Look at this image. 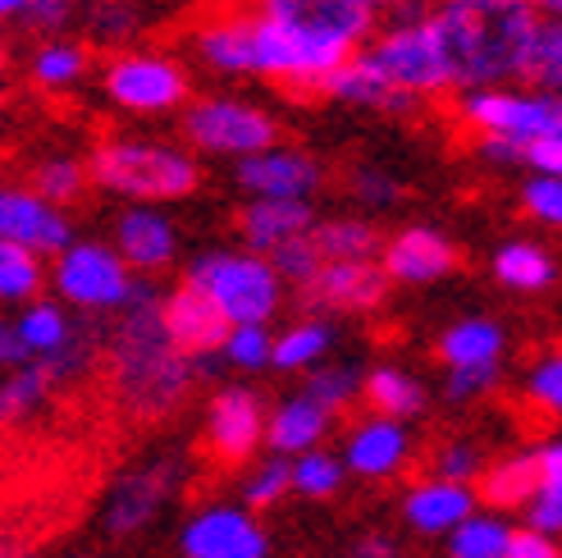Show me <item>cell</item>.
Here are the masks:
<instances>
[{
  "mask_svg": "<svg viewBox=\"0 0 562 558\" xmlns=\"http://www.w3.org/2000/svg\"><path fill=\"white\" fill-rule=\"evenodd\" d=\"M352 198L371 211H384V207H398L403 188L393 175H384L380 165H361V170H352Z\"/></svg>",
  "mask_w": 562,
  "mask_h": 558,
  "instance_id": "obj_48",
  "label": "cell"
},
{
  "mask_svg": "<svg viewBox=\"0 0 562 558\" xmlns=\"http://www.w3.org/2000/svg\"><path fill=\"white\" fill-rule=\"evenodd\" d=\"M316 207L312 202H247L238 215V234H243V253L270 257L284 243L306 238L316 225Z\"/></svg>",
  "mask_w": 562,
  "mask_h": 558,
  "instance_id": "obj_25",
  "label": "cell"
},
{
  "mask_svg": "<svg viewBox=\"0 0 562 558\" xmlns=\"http://www.w3.org/2000/svg\"><path fill=\"white\" fill-rule=\"evenodd\" d=\"M412 454H416V439L403 422H389V416H361V422L348 426L344 435V471L348 477H361V481H393L403 477L412 467Z\"/></svg>",
  "mask_w": 562,
  "mask_h": 558,
  "instance_id": "obj_18",
  "label": "cell"
},
{
  "mask_svg": "<svg viewBox=\"0 0 562 558\" xmlns=\"http://www.w3.org/2000/svg\"><path fill=\"white\" fill-rule=\"evenodd\" d=\"M321 97H334V101L357 105V110H371V115H412V110L420 105V101L403 97L398 88H389L384 74H380L361 51L352 55L348 65H339V69L325 78Z\"/></svg>",
  "mask_w": 562,
  "mask_h": 558,
  "instance_id": "obj_26",
  "label": "cell"
},
{
  "mask_svg": "<svg viewBox=\"0 0 562 558\" xmlns=\"http://www.w3.org/2000/svg\"><path fill=\"white\" fill-rule=\"evenodd\" d=\"M0 69H5V42H0Z\"/></svg>",
  "mask_w": 562,
  "mask_h": 558,
  "instance_id": "obj_63",
  "label": "cell"
},
{
  "mask_svg": "<svg viewBox=\"0 0 562 558\" xmlns=\"http://www.w3.org/2000/svg\"><path fill=\"white\" fill-rule=\"evenodd\" d=\"M334 431V416L325 408H316L312 399L302 394H289V399H279L270 412H266V449L274 458H302V454H312V449H325V439Z\"/></svg>",
  "mask_w": 562,
  "mask_h": 558,
  "instance_id": "obj_24",
  "label": "cell"
},
{
  "mask_svg": "<svg viewBox=\"0 0 562 558\" xmlns=\"http://www.w3.org/2000/svg\"><path fill=\"white\" fill-rule=\"evenodd\" d=\"M37 88H50V92H65L74 82L88 74V46H78L69 37H50L33 51V65H27Z\"/></svg>",
  "mask_w": 562,
  "mask_h": 558,
  "instance_id": "obj_36",
  "label": "cell"
},
{
  "mask_svg": "<svg viewBox=\"0 0 562 558\" xmlns=\"http://www.w3.org/2000/svg\"><path fill=\"white\" fill-rule=\"evenodd\" d=\"M266 399L251 384H224L206 403V454L220 467H247L266 449Z\"/></svg>",
  "mask_w": 562,
  "mask_h": 558,
  "instance_id": "obj_12",
  "label": "cell"
},
{
  "mask_svg": "<svg viewBox=\"0 0 562 558\" xmlns=\"http://www.w3.org/2000/svg\"><path fill=\"white\" fill-rule=\"evenodd\" d=\"M0 558H37L33 549H19V545H10V540H0Z\"/></svg>",
  "mask_w": 562,
  "mask_h": 558,
  "instance_id": "obj_60",
  "label": "cell"
},
{
  "mask_svg": "<svg viewBox=\"0 0 562 558\" xmlns=\"http://www.w3.org/2000/svg\"><path fill=\"white\" fill-rule=\"evenodd\" d=\"M380 14H407V10H426V0H371Z\"/></svg>",
  "mask_w": 562,
  "mask_h": 558,
  "instance_id": "obj_58",
  "label": "cell"
},
{
  "mask_svg": "<svg viewBox=\"0 0 562 558\" xmlns=\"http://www.w3.org/2000/svg\"><path fill=\"white\" fill-rule=\"evenodd\" d=\"M521 394L536 412L562 422V348H549V353H540L536 361H530L526 380H521Z\"/></svg>",
  "mask_w": 562,
  "mask_h": 558,
  "instance_id": "obj_43",
  "label": "cell"
},
{
  "mask_svg": "<svg viewBox=\"0 0 562 558\" xmlns=\"http://www.w3.org/2000/svg\"><path fill=\"white\" fill-rule=\"evenodd\" d=\"M289 481H293V494L312 499V504H325V499H334V494L344 490L348 471H344L339 454L312 449V454H302V458L289 462Z\"/></svg>",
  "mask_w": 562,
  "mask_h": 558,
  "instance_id": "obj_40",
  "label": "cell"
},
{
  "mask_svg": "<svg viewBox=\"0 0 562 558\" xmlns=\"http://www.w3.org/2000/svg\"><path fill=\"white\" fill-rule=\"evenodd\" d=\"M160 330L188 361L206 367L211 357H220V344H224V334H229V321H224L192 284H179V289H170L160 298Z\"/></svg>",
  "mask_w": 562,
  "mask_h": 558,
  "instance_id": "obj_20",
  "label": "cell"
},
{
  "mask_svg": "<svg viewBox=\"0 0 562 558\" xmlns=\"http://www.w3.org/2000/svg\"><path fill=\"white\" fill-rule=\"evenodd\" d=\"M196 361H188L160 330V293L137 279V289L128 298V306L120 312V325L110 334V376H115V394L120 403L156 422V416H170L196 380Z\"/></svg>",
  "mask_w": 562,
  "mask_h": 558,
  "instance_id": "obj_2",
  "label": "cell"
},
{
  "mask_svg": "<svg viewBox=\"0 0 562 558\" xmlns=\"http://www.w3.org/2000/svg\"><path fill=\"white\" fill-rule=\"evenodd\" d=\"M33 192L42 202L69 211L82 192H88V165L74 160V156H46L33 170Z\"/></svg>",
  "mask_w": 562,
  "mask_h": 558,
  "instance_id": "obj_41",
  "label": "cell"
},
{
  "mask_svg": "<svg viewBox=\"0 0 562 558\" xmlns=\"http://www.w3.org/2000/svg\"><path fill=\"white\" fill-rule=\"evenodd\" d=\"M521 78H526V88L562 97V19H540L536 23V37H530V46H526Z\"/></svg>",
  "mask_w": 562,
  "mask_h": 558,
  "instance_id": "obj_35",
  "label": "cell"
},
{
  "mask_svg": "<svg viewBox=\"0 0 562 558\" xmlns=\"http://www.w3.org/2000/svg\"><path fill=\"white\" fill-rule=\"evenodd\" d=\"M179 486H183V462H175V458H151L143 467H128L124 477L110 486L105 504H101L105 536H115V540L143 536L165 513V504L179 494Z\"/></svg>",
  "mask_w": 562,
  "mask_h": 558,
  "instance_id": "obj_11",
  "label": "cell"
},
{
  "mask_svg": "<svg viewBox=\"0 0 562 558\" xmlns=\"http://www.w3.org/2000/svg\"><path fill=\"white\" fill-rule=\"evenodd\" d=\"M536 490H540V481H536L530 449H517V454H503V458L485 462L481 481H475V499L485 504V513H498V517L526 509Z\"/></svg>",
  "mask_w": 562,
  "mask_h": 558,
  "instance_id": "obj_29",
  "label": "cell"
},
{
  "mask_svg": "<svg viewBox=\"0 0 562 558\" xmlns=\"http://www.w3.org/2000/svg\"><path fill=\"white\" fill-rule=\"evenodd\" d=\"M229 325H270L284 306V284L266 257L243 247H211L188 266V279Z\"/></svg>",
  "mask_w": 562,
  "mask_h": 558,
  "instance_id": "obj_4",
  "label": "cell"
},
{
  "mask_svg": "<svg viewBox=\"0 0 562 558\" xmlns=\"http://www.w3.org/2000/svg\"><path fill=\"white\" fill-rule=\"evenodd\" d=\"M517 198H521V211L530 220H540V225H549V230H562V179L526 175Z\"/></svg>",
  "mask_w": 562,
  "mask_h": 558,
  "instance_id": "obj_46",
  "label": "cell"
},
{
  "mask_svg": "<svg viewBox=\"0 0 562 558\" xmlns=\"http://www.w3.org/2000/svg\"><path fill=\"white\" fill-rule=\"evenodd\" d=\"M426 19L453 92L513 88L540 23L530 0H439Z\"/></svg>",
  "mask_w": 562,
  "mask_h": 558,
  "instance_id": "obj_1",
  "label": "cell"
},
{
  "mask_svg": "<svg viewBox=\"0 0 562 558\" xmlns=\"http://www.w3.org/2000/svg\"><path fill=\"white\" fill-rule=\"evenodd\" d=\"M14 330H19V344L27 348V361H42V367H50L60 384L74 380L92 361L88 330H82L69 316V306H60L55 298H33L27 306H19Z\"/></svg>",
  "mask_w": 562,
  "mask_h": 558,
  "instance_id": "obj_13",
  "label": "cell"
},
{
  "mask_svg": "<svg viewBox=\"0 0 562 558\" xmlns=\"http://www.w3.org/2000/svg\"><path fill=\"white\" fill-rule=\"evenodd\" d=\"M508 558H562V540H549V536H536V532H526V526H517Z\"/></svg>",
  "mask_w": 562,
  "mask_h": 558,
  "instance_id": "obj_55",
  "label": "cell"
},
{
  "mask_svg": "<svg viewBox=\"0 0 562 558\" xmlns=\"http://www.w3.org/2000/svg\"><path fill=\"white\" fill-rule=\"evenodd\" d=\"M513 532H517V526H513L508 517L475 509V513L458 526V532L443 540V554H448V558H508Z\"/></svg>",
  "mask_w": 562,
  "mask_h": 558,
  "instance_id": "obj_33",
  "label": "cell"
},
{
  "mask_svg": "<svg viewBox=\"0 0 562 558\" xmlns=\"http://www.w3.org/2000/svg\"><path fill=\"white\" fill-rule=\"evenodd\" d=\"M361 55L384 74L389 88H398L412 101H426L448 88V69L439 42L430 33L426 10H407V14H389V23H380V33L361 46Z\"/></svg>",
  "mask_w": 562,
  "mask_h": 558,
  "instance_id": "obj_6",
  "label": "cell"
},
{
  "mask_svg": "<svg viewBox=\"0 0 562 558\" xmlns=\"http://www.w3.org/2000/svg\"><path fill=\"white\" fill-rule=\"evenodd\" d=\"M266 261L274 266L279 284H284V289H297V293H302L306 284H312V275L321 270V257H316L312 238H293V243L279 247V253H270Z\"/></svg>",
  "mask_w": 562,
  "mask_h": 558,
  "instance_id": "obj_45",
  "label": "cell"
},
{
  "mask_svg": "<svg viewBox=\"0 0 562 558\" xmlns=\"http://www.w3.org/2000/svg\"><path fill=\"white\" fill-rule=\"evenodd\" d=\"M46 289V261L23 253L14 243H0V306H27Z\"/></svg>",
  "mask_w": 562,
  "mask_h": 558,
  "instance_id": "obj_38",
  "label": "cell"
},
{
  "mask_svg": "<svg viewBox=\"0 0 562 558\" xmlns=\"http://www.w3.org/2000/svg\"><path fill=\"white\" fill-rule=\"evenodd\" d=\"M334 353V325L325 316H302L284 325L270 344V367L274 371H316L325 367V357Z\"/></svg>",
  "mask_w": 562,
  "mask_h": 558,
  "instance_id": "obj_31",
  "label": "cell"
},
{
  "mask_svg": "<svg viewBox=\"0 0 562 558\" xmlns=\"http://www.w3.org/2000/svg\"><path fill=\"white\" fill-rule=\"evenodd\" d=\"M306 316H367L389 298V279L380 261H321L302 293Z\"/></svg>",
  "mask_w": 562,
  "mask_h": 558,
  "instance_id": "obj_16",
  "label": "cell"
},
{
  "mask_svg": "<svg viewBox=\"0 0 562 558\" xmlns=\"http://www.w3.org/2000/svg\"><path fill=\"white\" fill-rule=\"evenodd\" d=\"M270 344H274L270 325H229V334H224V344H220V361L243 376L270 371Z\"/></svg>",
  "mask_w": 562,
  "mask_h": 558,
  "instance_id": "obj_42",
  "label": "cell"
},
{
  "mask_svg": "<svg viewBox=\"0 0 562 558\" xmlns=\"http://www.w3.org/2000/svg\"><path fill=\"white\" fill-rule=\"evenodd\" d=\"M393 554H398V545H393L389 536H367V540H361V554L357 558H393Z\"/></svg>",
  "mask_w": 562,
  "mask_h": 558,
  "instance_id": "obj_57",
  "label": "cell"
},
{
  "mask_svg": "<svg viewBox=\"0 0 562 558\" xmlns=\"http://www.w3.org/2000/svg\"><path fill=\"white\" fill-rule=\"evenodd\" d=\"M302 394L312 399L316 408H325L334 422H339V416L361 399V371L352 367V361H325V367L306 371Z\"/></svg>",
  "mask_w": 562,
  "mask_h": 558,
  "instance_id": "obj_37",
  "label": "cell"
},
{
  "mask_svg": "<svg viewBox=\"0 0 562 558\" xmlns=\"http://www.w3.org/2000/svg\"><path fill=\"white\" fill-rule=\"evenodd\" d=\"M55 384L60 380H55V371L42 367V361H27L19 371H5V380H0V426L27 422V416L50 399Z\"/></svg>",
  "mask_w": 562,
  "mask_h": 558,
  "instance_id": "obj_34",
  "label": "cell"
},
{
  "mask_svg": "<svg viewBox=\"0 0 562 558\" xmlns=\"http://www.w3.org/2000/svg\"><path fill=\"white\" fill-rule=\"evenodd\" d=\"M526 170L544 175V179H562V133L544 137V143H536V147H526Z\"/></svg>",
  "mask_w": 562,
  "mask_h": 558,
  "instance_id": "obj_54",
  "label": "cell"
},
{
  "mask_svg": "<svg viewBox=\"0 0 562 558\" xmlns=\"http://www.w3.org/2000/svg\"><path fill=\"white\" fill-rule=\"evenodd\" d=\"M0 367H5V371L27 367V348L19 344V330H14L10 316H0Z\"/></svg>",
  "mask_w": 562,
  "mask_h": 558,
  "instance_id": "obj_56",
  "label": "cell"
},
{
  "mask_svg": "<svg viewBox=\"0 0 562 558\" xmlns=\"http://www.w3.org/2000/svg\"><path fill=\"white\" fill-rule=\"evenodd\" d=\"M88 183L115 192L128 207H165L183 202L202 188V165L179 143L165 137H105L88 160Z\"/></svg>",
  "mask_w": 562,
  "mask_h": 558,
  "instance_id": "obj_3",
  "label": "cell"
},
{
  "mask_svg": "<svg viewBox=\"0 0 562 558\" xmlns=\"http://www.w3.org/2000/svg\"><path fill=\"white\" fill-rule=\"evenodd\" d=\"M196 60L229 78H257V23L251 14H215L192 33Z\"/></svg>",
  "mask_w": 562,
  "mask_h": 558,
  "instance_id": "obj_23",
  "label": "cell"
},
{
  "mask_svg": "<svg viewBox=\"0 0 562 558\" xmlns=\"http://www.w3.org/2000/svg\"><path fill=\"white\" fill-rule=\"evenodd\" d=\"M270 532L257 513L243 504H202L179 526L183 558H270Z\"/></svg>",
  "mask_w": 562,
  "mask_h": 558,
  "instance_id": "obj_14",
  "label": "cell"
},
{
  "mask_svg": "<svg viewBox=\"0 0 562 558\" xmlns=\"http://www.w3.org/2000/svg\"><path fill=\"white\" fill-rule=\"evenodd\" d=\"M293 494V481H289V458H257L247 467V477L238 486V504L247 513H270L274 504H284V499Z\"/></svg>",
  "mask_w": 562,
  "mask_h": 558,
  "instance_id": "obj_39",
  "label": "cell"
},
{
  "mask_svg": "<svg viewBox=\"0 0 562 558\" xmlns=\"http://www.w3.org/2000/svg\"><path fill=\"white\" fill-rule=\"evenodd\" d=\"M183 137L188 147L238 165L279 147V120L247 97H196L183 105Z\"/></svg>",
  "mask_w": 562,
  "mask_h": 558,
  "instance_id": "obj_8",
  "label": "cell"
},
{
  "mask_svg": "<svg viewBox=\"0 0 562 558\" xmlns=\"http://www.w3.org/2000/svg\"><path fill=\"white\" fill-rule=\"evenodd\" d=\"M105 97L128 115H175L188 105V69L160 51H124L105 65Z\"/></svg>",
  "mask_w": 562,
  "mask_h": 558,
  "instance_id": "obj_10",
  "label": "cell"
},
{
  "mask_svg": "<svg viewBox=\"0 0 562 558\" xmlns=\"http://www.w3.org/2000/svg\"><path fill=\"white\" fill-rule=\"evenodd\" d=\"M361 403L371 408V416H389V422L407 426L430 408V389L420 376L393 367V361H380V367L361 371Z\"/></svg>",
  "mask_w": 562,
  "mask_h": 558,
  "instance_id": "obj_28",
  "label": "cell"
},
{
  "mask_svg": "<svg viewBox=\"0 0 562 558\" xmlns=\"http://www.w3.org/2000/svg\"><path fill=\"white\" fill-rule=\"evenodd\" d=\"M530 462H536L540 490H562V435H549L544 444H536V449H530Z\"/></svg>",
  "mask_w": 562,
  "mask_h": 558,
  "instance_id": "obj_52",
  "label": "cell"
},
{
  "mask_svg": "<svg viewBox=\"0 0 562 558\" xmlns=\"http://www.w3.org/2000/svg\"><path fill=\"white\" fill-rule=\"evenodd\" d=\"M19 19L33 27V33L55 37V33H65V27H69V19H74V0H23Z\"/></svg>",
  "mask_w": 562,
  "mask_h": 558,
  "instance_id": "obj_51",
  "label": "cell"
},
{
  "mask_svg": "<svg viewBox=\"0 0 562 558\" xmlns=\"http://www.w3.org/2000/svg\"><path fill=\"white\" fill-rule=\"evenodd\" d=\"M23 10V0H0V19H19Z\"/></svg>",
  "mask_w": 562,
  "mask_h": 558,
  "instance_id": "obj_62",
  "label": "cell"
},
{
  "mask_svg": "<svg viewBox=\"0 0 562 558\" xmlns=\"http://www.w3.org/2000/svg\"><path fill=\"white\" fill-rule=\"evenodd\" d=\"M133 33H137L133 0H97V10H92V37L97 42H124Z\"/></svg>",
  "mask_w": 562,
  "mask_h": 558,
  "instance_id": "obj_49",
  "label": "cell"
},
{
  "mask_svg": "<svg viewBox=\"0 0 562 558\" xmlns=\"http://www.w3.org/2000/svg\"><path fill=\"white\" fill-rule=\"evenodd\" d=\"M521 513H526V532L562 540V490H536Z\"/></svg>",
  "mask_w": 562,
  "mask_h": 558,
  "instance_id": "obj_50",
  "label": "cell"
},
{
  "mask_svg": "<svg viewBox=\"0 0 562 558\" xmlns=\"http://www.w3.org/2000/svg\"><path fill=\"white\" fill-rule=\"evenodd\" d=\"M46 279L55 289V302L88 316H120L137 289V275L115 257V247L97 238H74L50 261Z\"/></svg>",
  "mask_w": 562,
  "mask_h": 558,
  "instance_id": "obj_7",
  "label": "cell"
},
{
  "mask_svg": "<svg viewBox=\"0 0 562 558\" xmlns=\"http://www.w3.org/2000/svg\"><path fill=\"white\" fill-rule=\"evenodd\" d=\"M0 243H14L42 261H55L74 243V220L69 211L42 202L33 188L0 183Z\"/></svg>",
  "mask_w": 562,
  "mask_h": 558,
  "instance_id": "obj_17",
  "label": "cell"
},
{
  "mask_svg": "<svg viewBox=\"0 0 562 558\" xmlns=\"http://www.w3.org/2000/svg\"><path fill=\"white\" fill-rule=\"evenodd\" d=\"M234 183L251 202H312L325 183L321 156L302 147H270L234 165Z\"/></svg>",
  "mask_w": 562,
  "mask_h": 558,
  "instance_id": "obj_15",
  "label": "cell"
},
{
  "mask_svg": "<svg viewBox=\"0 0 562 558\" xmlns=\"http://www.w3.org/2000/svg\"><path fill=\"white\" fill-rule=\"evenodd\" d=\"M481 471H485V454H481V444H471V439H443L430 454V477H439V481L475 490Z\"/></svg>",
  "mask_w": 562,
  "mask_h": 558,
  "instance_id": "obj_44",
  "label": "cell"
},
{
  "mask_svg": "<svg viewBox=\"0 0 562 558\" xmlns=\"http://www.w3.org/2000/svg\"><path fill=\"white\" fill-rule=\"evenodd\" d=\"M257 19L274 23L279 33L297 37L334 69L380 33V10L371 0H257Z\"/></svg>",
  "mask_w": 562,
  "mask_h": 558,
  "instance_id": "obj_5",
  "label": "cell"
},
{
  "mask_svg": "<svg viewBox=\"0 0 562 558\" xmlns=\"http://www.w3.org/2000/svg\"><path fill=\"white\" fill-rule=\"evenodd\" d=\"M110 247L133 275H160L179 257V230L160 207H124Z\"/></svg>",
  "mask_w": 562,
  "mask_h": 558,
  "instance_id": "obj_21",
  "label": "cell"
},
{
  "mask_svg": "<svg viewBox=\"0 0 562 558\" xmlns=\"http://www.w3.org/2000/svg\"><path fill=\"white\" fill-rule=\"evenodd\" d=\"M475 509H481V499H475L471 486H453V481H439V477L412 481L403 490V522H407V532L426 536V540H448Z\"/></svg>",
  "mask_w": 562,
  "mask_h": 558,
  "instance_id": "obj_22",
  "label": "cell"
},
{
  "mask_svg": "<svg viewBox=\"0 0 562 558\" xmlns=\"http://www.w3.org/2000/svg\"><path fill=\"white\" fill-rule=\"evenodd\" d=\"M439 361L443 371H471V367H503L508 353V330L494 316H462L439 334Z\"/></svg>",
  "mask_w": 562,
  "mask_h": 558,
  "instance_id": "obj_27",
  "label": "cell"
},
{
  "mask_svg": "<svg viewBox=\"0 0 562 558\" xmlns=\"http://www.w3.org/2000/svg\"><path fill=\"white\" fill-rule=\"evenodd\" d=\"M503 380V367H471V371H443V399L448 403H475L490 399Z\"/></svg>",
  "mask_w": 562,
  "mask_h": 558,
  "instance_id": "obj_47",
  "label": "cell"
},
{
  "mask_svg": "<svg viewBox=\"0 0 562 558\" xmlns=\"http://www.w3.org/2000/svg\"><path fill=\"white\" fill-rule=\"evenodd\" d=\"M306 238H312L321 261H375L384 247L380 230L367 215H325L316 220Z\"/></svg>",
  "mask_w": 562,
  "mask_h": 558,
  "instance_id": "obj_30",
  "label": "cell"
},
{
  "mask_svg": "<svg viewBox=\"0 0 562 558\" xmlns=\"http://www.w3.org/2000/svg\"><path fill=\"white\" fill-rule=\"evenodd\" d=\"M458 120L475 137H508L517 147H536L562 133V97L536 88H475L458 97Z\"/></svg>",
  "mask_w": 562,
  "mask_h": 558,
  "instance_id": "obj_9",
  "label": "cell"
},
{
  "mask_svg": "<svg viewBox=\"0 0 562 558\" xmlns=\"http://www.w3.org/2000/svg\"><path fill=\"white\" fill-rule=\"evenodd\" d=\"M540 19H562V0H530Z\"/></svg>",
  "mask_w": 562,
  "mask_h": 558,
  "instance_id": "obj_59",
  "label": "cell"
},
{
  "mask_svg": "<svg viewBox=\"0 0 562 558\" xmlns=\"http://www.w3.org/2000/svg\"><path fill=\"white\" fill-rule=\"evenodd\" d=\"M475 156L494 165V170H521L526 165V147L508 143V137H475Z\"/></svg>",
  "mask_w": 562,
  "mask_h": 558,
  "instance_id": "obj_53",
  "label": "cell"
},
{
  "mask_svg": "<svg viewBox=\"0 0 562 558\" xmlns=\"http://www.w3.org/2000/svg\"><path fill=\"white\" fill-rule=\"evenodd\" d=\"M380 270L389 284H439L458 270V247L430 225H407L380 247Z\"/></svg>",
  "mask_w": 562,
  "mask_h": 558,
  "instance_id": "obj_19",
  "label": "cell"
},
{
  "mask_svg": "<svg viewBox=\"0 0 562 558\" xmlns=\"http://www.w3.org/2000/svg\"><path fill=\"white\" fill-rule=\"evenodd\" d=\"M192 5H206V10H229V14H234L238 0H192Z\"/></svg>",
  "mask_w": 562,
  "mask_h": 558,
  "instance_id": "obj_61",
  "label": "cell"
},
{
  "mask_svg": "<svg viewBox=\"0 0 562 558\" xmlns=\"http://www.w3.org/2000/svg\"><path fill=\"white\" fill-rule=\"evenodd\" d=\"M494 279L513 293H544L558 284V261L549 247L530 243V238H513L494 253Z\"/></svg>",
  "mask_w": 562,
  "mask_h": 558,
  "instance_id": "obj_32",
  "label": "cell"
}]
</instances>
